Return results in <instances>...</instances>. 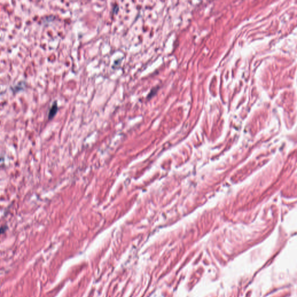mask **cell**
Instances as JSON below:
<instances>
[{
	"label": "cell",
	"instance_id": "6da1fadb",
	"mask_svg": "<svg viewBox=\"0 0 297 297\" xmlns=\"http://www.w3.org/2000/svg\"><path fill=\"white\" fill-rule=\"evenodd\" d=\"M58 110V104H57V102L56 101V102H54V103L52 104V107H51V109L49 110V114H48L49 120H51L55 117V115H56V114L57 113Z\"/></svg>",
	"mask_w": 297,
	"mask_h": 297
}]
</instances>
